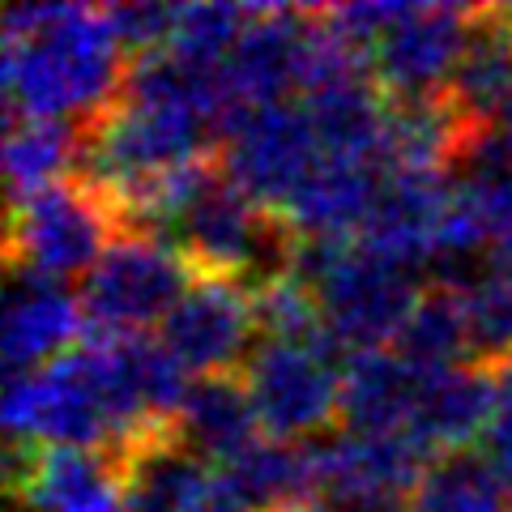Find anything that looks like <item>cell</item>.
<instances>
[{
    "label": "cell",
    "instance_id": "cell-1",
    "mask_svg": "<svg viewBox=\"0 0 512 512\" xmlns=\"http://www.w3.org/2000/svg\"><path fill=\"white\" fill-rule=\"evenodd\" d=\"M5 111L94 128L116 107L128 56L107 9L13 5L5 13Z\"/></svg>",
    "mask_w": 512,
    "mask_h": 512
},
{
    "label": "cell",
    "instance_id": "cell-2",
    "mask_svg": "<svg viewBox=\"0 0 512 512\" xmlns=\"http://www.w3.org/2000/svg\"><path fill=\"white\" fill-rule=\"evenodd\" d=\"M291 278L316 295L338 346L380 350L397 342L423 286L419 269L359 244V239H299Z\"/></svg>",
    "mask_w": 512,
    "mask_h": 512
},
{
    "label": "cell",
    "instance_id": "cell-3",
    "mask_svg": "<svg viewBox=\"0 0 512 512\" xmlns=\"http://www.w3.org/2000/svg\"><path fill=\"white\" fill-rule=\"evenodd\" d=\"M124 235L120 205L86 184L82 175L60 180L26 201L9 205L5 227V265L9 274H39L52 282H69L90 274L99 256Z\"/></svg>",
    "mask_w": 512,
    "mask_h": 512
},
{
    "label": "cell",
    "instance_id": "cell-4",
    "mask_svg": "<svg viewBox=\"0 0 512 512\" xmlns=\"http://www.w3.org/2000/svg\"><path fill=\"white\" fill-rule=\"evenodd\" d=\"M342 363L338 350L256 342L239 367L261 436L303 444L342 427Z\"/></svg>",
    "mask_w": 512,
    "mask_h": 512
},
{
    "label": "cell",
    "instance_id": "cell-5",
    "mask_svg": "<svg viewBox=\"0 0 512 512\" xmlns=\"http://www.w3.org/2000/svg\"><path fill=\"white\" fill-rule=\"evenodd\" d=\"M5 427L9 440H35L43 448H116V423L86 342L39 372L9 376Z\"/></svg>",
    "mask_w": 512,
    "mask_h": 512
},
{
    "label": "cell",
    "instance_id": "cell-6",
    "mask_svg": "<svg viewBox=\"0 0 512 512\" xmlns=\"http://www.w3.org/2000/svg\"><path fill=\"white\" fill-rule=\"evenodd\" d=\"M192 278L197 274L175 248L124 231L82 282L86 329L107 338H133L150 325H163V316L180 303Z\"/></svg>",
    "mask_w": 512,
    "mask_h": 512
},
{
    "label": "cell",
    "instance_id": "cell-7",
    "mask_svg": "<svg viewBox=\"0 0 512 512\" xmlns=\"http://www.w3.org/2000/svg\"><path fill=\"white\" fill-rule=\"evenodd\" d=\"M320 158L325 150H320L316 124L299 99L244 111L218 146L222 175L274 214L291 205L303 180L320 167Z\"/></svg>",
    "mask_w": 512,
    "mask_h": 512
},
{
    "label": "cell",
    "instance_id": "cell-8",
    "mask_svg": "<svg viewBox=\"0 0 512 512\" xmlns=\"http://www.w3.org/2000/svg\"><path fill=\"white\" fill-rule=\"evenodd\" d=\"M474 26L470 5H402L372 47V77L389 103L444 99Z\"/></svg>",
    "mask_w": 512,
    "mask_h": 512
},
{
    "label": "cell",
    "instance_id": "cell-9",
    "mask_svg": "<svg viewBox=\"0 0 512 512\" xmlns=\"http://www.w3.org/2000/svg\"><path fill=\"white\" fill-rule=\"evenodd\" d=\"M163 350L197 376H227L239 372L252 355L256 316H252V291L227 278H192L180 303L163 316L154 333Z\"/></svg>",
    "mask_w": 512,
    "mask_h": 512
},
{
    "label": "cell",
    "instance_id": "cell-10",
    "mask_svg": "<svg viewBox=\"0 0 512 512\" xmlns=\"http://www.w3.org/2000/svg\"><path fill=\"white\" fill-rule=\"evenodd\" d=\"M5 487L13 512H124L120 470L99 448H43L9 440Z\"/></svg>",
    "mask_w": 512,
    "mask_h": 512
},
{
    "label": "cell",
    "instance_id": "cell-11",
    "mask_svg": "<svg viewBox=\"0 0 512 512\" xmlns=\"http://www.w3.org/2000/svg\"><path fill=\"white\" fill-rule=\"evenodd\" d=\"M316 43V13L291 5H252V22L231 47L227 64V90L239 107V116L252 107H274L299 99L303 73Z\"/></svg>",
    "mask_w": 512,
    "mask_h": 512
},
{
    "label": "cell",
    "instance_id": "cell-12",
    "mask_svg": "<svg viewBox=\"0 0 512 512\" xmlns=\"http://www.w3.org/2000/svg\"><path fill=\"white\" fill-rule=\"evenodd\" d=\"M111 461L120 470L124 512H201L222 491L218 470L192 453L175 427L124 440Z\"/></svg>",
    "mask_w": 512,
    "mask_h": 512
},
{
    "label": "cell",
    "instance_id": "cell-13",
    "mask_svg": "<svg viewBox=\"0 0 512 512\" xmlns=\"http://www.w3.org/2000/svg\"><path fill=\"white\" fill-rule=\"evenodd\" d=\"M448 227V175L444 171H384L367 210L359 244L376 248L410 269L436 261Z\"/></svg>",
    "mask_w": 512,
    "mask_h": 512
},
{
    "label": "cell",
    "instance_id": "cell-14",
    "mask_svg": "<svg viewBox=\"0 0 512 512\" xmlns=\"http://www.w3.org/2000/svg\"><path fill=\"white\" fill-rule=\"evenodd\" d=\"M86 329L82 295L69 291V282H52L39 274H9L5 295V329H0V350H5V372H39V367L69 355Z\"/></svg>",
    "mask_w": 512,
    "mask_h": 512
},
{
    "label": "cell",
    "instance_id": "cell-15",
    "mask_svg": "<svg viewBox=\"0 0 512 512\" xmlns=\"http://www.w3.org/2000/svg\"><path fill=\"white\" fill-rule=\"evenodd\" d=\"M218 483L244 512H316L325 495L316 440L286 444L261 436L235 461L218 466Z\"/></svg>",
    "mask_w": 512,
    "mask_h": 512
},
{
    "label": "cell",
    "instance_id": "cell-16",
    "mask_svg": "<svg viewBox=\"0 0 512 512\" xmlns=\"http://www.w3.org/2000/svg\"><path fill=\"white\" fill-rule=\"evenodd\" d=\"M500 414V376L483 372V367H444V372H427L419 406L410 419V436L419 440L431 457L461 453L474 448Z\"/></svg>",
    "mask_w": 512,
    "mask_h": 512
},
{
    "label": "cell",
    "instance_id": "cell-17",
    "mask_svg": "<svg viewBox=\"0 0 512 512\" xmlns=\"http://www.w3.org/2000/svg\"><path fill=\"white\" fill-rule=\"evenodd\" d=\"M427 372L393 346L355 350L342 363V427L350 436H393L410 431Z\"/></svg>",
    "mask_w": 512,
    "mask_h": 512
},
{
    "label": "cell",
    "instance_id": "cell-18",
    "mask_svg": "<svg viewBox=\"0 0 512 512\" xmlns=\"http://www.w3.org/2000/svg\"><path fill=\"white\" fill-rule=\"evenodd\" d=\"M508 90H512V5L474 9L466 52H461L453 69L444 103L457 116V124L474 133V128L500 124Z\"/></svg>",
    "mask_w": 512,
    "mask_h": 512
},
{
    "label": "cell",
    "instance_id": "cell-19",
    "mask_svg": "<svg viewBox=\"0 0 512 512\" xmlns=\"http://www.w3.org/2000/svg\"><path fill=\"white\" fill-rule=\"evenodd\" d=\"M171 427H175V436L201 461H210L214 470L235 461L244 448L261 440V423H256L252 397L244 389V380H239V372L192 380Z\"/></svg>",
    "mask_w": 512,
    "mask_h": 512
},
{
    "label": "cell",
    "instance_id": "cell-20",
    "mask_svg": "<svg viewBox=\"0 0 512 512\" xmlns=\"http://www.w3.org/2000/svg\"><path fill=\"white\" fill-rule=\"evenodd\" d=\"M86 128L64 120H30L18 111H5V180L9 205L26 201L35 192L60 180H73L82 167Z\"/></svg>",
    "mask_w": 512,
    "mask_h": 512
},
{
    "label": "cell",
    "instance_id": "cell-21",
    "mask_svg": "<svg viewBox=\"0 0 512 512\" xmlns=\"http://www.w3.org/2000/svg\"><path fill=\"white\" fill-rule=\"evenodd\" d=\"M406 512H512V487L483 448H461L423 470Z\"/></svg>",
    "mask_w": 512,
    "mask_h": 512
},
{
    "label": "cell",
    "instance_id": "cell-22",
    "mask_svg": "<svg viewBox=\"0 0 512 512\" xmlns=\"http://www.w3.org/2000/svg\"><path fill=\"white\" fill-rule=\"evenodd\" d=\"M393 350L410 359L423 372H444V367L470 363V342H466V308H461V291L453 286L427 282L419 303H414L410 320L397 333Z\"/></svg>",
    "mask_w": 512,
    "mask_h": 512
},
{
    "label": "cell",
    "instance_id": "cell-23",
    "mask_svg": "<svg viewBox=\"0 0 512 512\" xmlns=\"http://www.w3.org/2000/svg\"><path fill=\"white\" fill-rule=\"evenodd\" d=\"M461 308H466L470 367L500 376L512 359V278L487 261L483 274L461 286Z\"/></svg>",
    "mask_w": 512,
    "mask_h": 512
},
{
    "label": "cell",
    "instance_id": "cell-24",
    "mask_svg": "<svg viewBox=\"0 0 512 512\" xmlns=\"http://www.w3.org/2000/svg\"><path fill=\"white\" fill-rule=\"evenodd\" d=\"M175 18L180 5H154V0H137V5H111L107 22L116 30L128 60H141L150 52H163L175 35Z\"/></svg>",
    "mask_w": 512,
    "mask_h": 512
},
{
    "label": "cell",
    "instance_id": "cell-25",
    "mask_svg": "<svg viewBox=\"0 0 512 512\" xmlns=\"http://www.w3.org/2000/svg\"><path fill=\"white\" fill-rule=\"evenodd\" d=\"M483 453L495 461V470L504 474V483L512 487V397H500V414L483 440Z\"/></svg>",
    "mask_w": 512,
    "mask_h": 512
},
{
    "label": "cell",
    "instance_id": "cell-26",
    "mask_svg": "<svg viewBox=\"0 0 512 512\" xmlns=\"http://www.w3.org/2000/svg\"><path fill=\"white\" fill-rule=\"evenodd\" d=\"M316 512H406V500H393V495H325Z\"/></svg>",
    "mask_w": 512,
    "mask_h": 512
},
{
    "label": "cell",
    "instance_id": "cell-27",
    "mask_svg": "<svg viewBox=\"0 0 512 512\" xmlns=\"http://www.w3.org/2000/svg\"><path fill=\"white\" fill-rule=\"evenodd\" d=\"M491 265L500 269L504 278H512V231L500 239V244H495V252H491Z\"/></svg>",
    "mask_w": 512,
    "mask_h": 512
},
{
    "label": "cell",
    "instance_id": "cell-28",
    "mask_svg": "<svg viewBox=\"0 0 512 512\" xmlns=\"http://www.w3.org/2000/svg\"><path fill=\"white\" fill-rule=\"evenodd\" d=\"M201 512H244V508H239V504L231 500V495H227V491H218V495H214V500H210V504H205Z\"/></svg>",
    "mask_w": 512,
    "mask_h": 512
},
{
    "label": "cell",
    "instance_id": "cell-29",
    "mask_svg": "<svg viewBox=\"0 0 512 512\" xmlns=\"http://www.w3.org/2000/svg\"><path fill=\"white\" fill-rule=\"evenodd\" d=\"M500 124H504L508 133H512V90H508V103H504V116H500Z\"/></svg>",
    "mask_w": 512,
    "mask_h": 512
}]
</instances>
